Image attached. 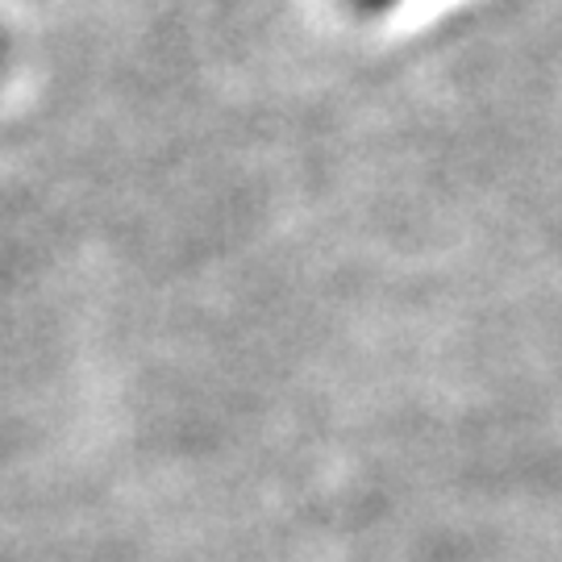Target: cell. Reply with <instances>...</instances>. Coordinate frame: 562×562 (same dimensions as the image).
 Returning <instances> with one entry per match:
<instances>
[{
  "label": "cell",
  "instance_id": "obj_1",
  "mask_svg": "<svg viewBox=\"0 0 562 562\" xmlns=\"http://www.w3.org/2000/svg\"><path fill=\"white\" fill-rule=\"evenodd\" d=\"M350 9H359V13H387V9H396L401 0H346Z\"/></svg>",
  "mask_w": 562,
  "mask_h": 562
},
{
  "label": "cell",
  "instance_id": "obj_2",
  "mask_svg": "<svg viewBox=\"0 0 562 562\" xmlns=\"http://www.w3.org/2000/svg\"><path fill=\"white\" fill-rule=\"evenodd\" d=\"M4 63H9V46H4V38H0V71H4Z\"/></svg>",
  "mask_w": 562,
  "mask_h": 562
}]
</instances>
